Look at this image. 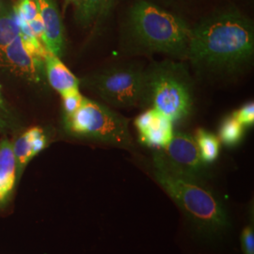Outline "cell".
Segmentation results:
<instances>
[{"label": "cell", "instance_id": "d6986e66", "mask_svg": "<svg viewBox=\"0 0 254 254\" xmlns=\"http://www.w3.org/2000/svg\"><path fill=\"white\" fill-rule=\"evenodd\" d=\"M243 127H251L254 124V104L250 102L232 114Z\"/></svg>", "mask_w": 254, "mask_h": 254}, {"label": "cell", "instance_id": "52a82bcc", "mask_svg": "<svg viewBox=\"0 0 254 254\" xmlns=\"http://www.w3.org/2000/svg\"><path fill=\"white\" fill-rule=\"evenodd\" d=\"M164 159L183 173L201 178L204 174V162L193 136L181 132L173 133L171 141L158 151Z\"/></svg>", "mask_w": 254, "mask_h": 254}, {"label": "cell", "instance_id": "277c9868", "mask_svg": "<svg viewBox=\"0 0 254 254\" xmlns=\"http://www.w3.org/2000/svg\"><path fill=\"white\" fill-rule=\"evenodd\" d=\"M193 104V85L183 64L164 61L144 71L140 105L158 111L173 123L189 117Z\"/></svg>", "mask_w": 254, "mask_h": 254}, {"label": "cell", "instance_id": "2e32d148", "mask_svg": "<svg viewBox=\"0 0 254 254\" xmlns=\"http://www.w3.org/2000/svg\"><path fill=\"white\" fill-rule=\"evenodd\" d=\"M105 0H80L75 7V18L84 27L100 18Z\"/></svg>", "mask_w": 254, "mask_h": 254}, {"label": "cell", "instance_id": "ac0fdd59", "mask_svg": "<svg viewBox=\"0 0 254 254\" xmlns=\"http://www.w3.org/2000/svg\"><path fill=\"white\" fill-rule=\"evenodd\" d=\"M62 97L64 104V117L73 115V113L80 108L84 98L79 91L67 92L62 95Z\"/></svg>", "mask_w": 254, "mask_h": 254}, {"label": "cell", "instance_id": "603a6c76", "mask_svg": "<svg viewBox=\"0 0 254 254\" xmlns=\"http://www.w3.org/2000/svg\"><path fill=\"white\" fill-rule=\"evenodd\" d=\"M80 0H64V9H66V7L69 5V4H74L75 7L78 5Z\"/></svg>", "mask_w": 254, "mask_h": 254}, {"label": "cell", "instance_id": "6da1fadb", "mask_svg": "<svg viewBox=\"0 0 254 254\" xmlns=\"http://www.w3.org/2000/svg\"><path fill=\"white\" fill-rule=\"evenodd\" d=\"M254 26L236 9L216 11L191 28L188 58L200 72L234 73L254 57Z\"/></svg>", "mask_w": 254, "mask_h": 254}, {"label": "cell", "instance_id": "5b68a950", "mask_svg": "<svg viewBox=\"0 0 254 254\" xmlns=\"http://www.w3.org/2000/svg\"><path fill=\"white\" fill-rule=\"evenodd\" d=\"M128 123L127 119L105 105L85 97L73 115L64 117L69 133L120 147L132 146Z\"/></svg>", "mask_w": 254, "mask_h": 254}, {"label": "cell", "instance_id": "7c38bea8", "mask_svg": "<svg viewBox=\"0 0 254 254\" xmlns=\"http://www.w3.org/2000/svg\"><path fill=\"white\" fill-rule=\"evenodd\" d=\"M46 145V135L43 129L39 127L31 128L20 136L14 146H12L19 171H22L24 166Z\"/></svg>", "mask_w": 254, "mask_h": 254}, {"label": "cell", "instance_id": "ffe728a7", "mask_svg": "<svg viewBox=\"0 0 254 254\" xmlns=\"http://www.w3.org/2000/svg\"><path fill=\"white\" fill-rule=\"evenodd\" d=\"M241 243L244 254H254V232L253 226H247L243 230Z\"/></svg>", "mask_w": 254, "mask_h": 254}, {"label": "cell", "instance_id": "4fadbf2b", "mask_svg": "<svg viewBox=\"0 0 254 254\" xmlns=\"http://www.w3.org/2000/svg\"><path fill=\"white\" fill-rule=\"evenodd\" d=\"M16 160L13 147L7 139L0 141V207L4 205L15 181Z\"/></svg>", "mask_w": 254, "mask_h": 254}, {"label": "cell", "instance_id": "7402d4cb", "mask_svg": "<svg viewBox=\"0 0 254 254\" xmlns=\"http://www.w3.org/2000/svg\"><path fill=\"white\" fill-rule=\"evenodd\" d=\"M7 113V110L5 108V103H4V99L2 96V92H1V87H0V127H3L5 125L4 121H3V116L2 114Z\"/></svg>", "mask_w": 254, "mask_h": 254}, {"label": "cell", "instance_id": "44dd1931", "mask_svg": "<svg viewBox=\"0 0 254 254\" xmlns=\"http://www.w3.org/2000/svg\"><path fill=\"white\" fill-rule=\"evenodd\" d=\"M114 1H115V0H105V3H104L103 9H102L100 18H104V17H106V16L109 14V10L112 8V6H113V4H114ZM100 18H99V20H100Z\"/></svg>", "mask_w": 254, "mask_h": 254}, {"label": "cell", "instance_id": "7a4b0ae2", "mask_svg": "<svg viewBox=\"0 0 254 254\" xmlns=\"http://www.w3.org/2000/svg\"><path fill=\"white\" fill-rule=\"evenodd\" d=\"M154 173L164 190L202 234L219 236L227 230L226 210L202 178L175 169L158 152L154 154Z\"/></svg>", "mask_w": 254, "mask_h": 254}, {"label": "cell", "instance_id": "e0dca14e", "mask_svg": "<svg viewBox=\"0 0 254 254\" xmlns=\"http://www.w3.org/2000/svg\"><path fill=\"white\" fill-rule=\"evenodd\" d=\"M20 35L18 24L15 20L13 10H0V50L8 46Z\"/></svg>", "mask_w": 254, "mask_h": 254}, {"label": "cell", "instance_id": "9a60e30c", "mask_svg": "<svg viewBox=\"0 0 254 254\" xmlns=\"http://www.w3.org/2000/svg\"><path fill=\"white\" fill-rule=\"evenodd\" d=\"M244 136V127L233 115L224 119L219 127V137L228 147H235L240 143Z\"/></svg>", "mask_w": 254, "mask_h": 254}, {"label": "cell", "instance_id": "5bb4252c", "mask_svg": "<svg viewBox=\"0 0 254 254\" xmlns=\"http://www.w3.org/2000/svg\"><path fill=\"white\" fill-rule=\"evenodd\" d=\"M196 143L200 157L204 163H213L219 155V139L205 129H198L196 132Z\"/></svg>", "mask_w": 254, "mask_h": 254}, {"label": "cell", "instance_id": "8fae6325", "mask_svg": "<svg viewBox=\"0 0 254 254\" xmlns=\"http://www.w3.org/2000/svg\"><path fill=\"white\" fill-rule=\"evenodd\" d=\"M44 64L49 84L61 95L70 91H78L79 80L64 65L60 57L46 49Z\"/></svg>", "mask_w": 254, "mask_h": 254}, {"label": "cell", "instance_id": "9c48e42d", "mask_svg": "<svg viewBox=\"0 0 254 254\" xmlns=\"http://www.w3.org/2000/svg\"><path fill=\"white\" fill-rule=\"evenodd\" d=\"M141 143L162 149L173 136V122L153 109H148L135 120Z\"/></svg>", "mask_w": 254, "mask_h": 254}, {"label": "cell", "instance_id": "3957f363", "mask_svg": "<svg viewBox=\"0 0 254 254\" xmlns=\"http://www.w3.org/2000/svg\"><path fill=\"white\" fill-rule=\"evenodd\" d=\"M127 35L138 50L187 59L191 28L179 16L147 0H138L127 18Z\"/></svg>", "mask_w": 254, "mask_h": 254}, {"label": "cell", "instance_id": "ba28073f", "mask_svg": "<svg viewBox=\"0 0 254 254\" xmlns=\"http://www.w3.org/2000/svg\"><path fill=\"white\" fill-rule=\"evenodd\" d=\"M0 64L28 80L40 82L44 72V60L25 44L21 34L0 50Z\"/></svg>", "mask_w": 254, "mask_h": 254}, {"label": "cell", "instance_id": "30bf717a", "mask_svg": "<svg viewBox=\"0 0 254 254\" xmlns=\"http://www.w3.org/2000/svg\"><path fill=\"white\" fill-rule=\"evenodd\" d=\"M44 24V46L53 54L61 57L64 48V25L55 0H35Z\"/></svg>", "mask_w": 254, "mask_h": 254}, {"label": "cell", "instance_id": "8992f818", "mask_svg": "<svg viewBox=\"0 0 254 254\" xmlns=\"http://www.w3.org/2000/svg\"><path fill=\"white\" fill-rule=\"evenodd\" d=\"M88 81L101 99L113 107L131 108L141 103L144 71L136 65L111 66L94 74Z\"/></svg>", "mask_w": 254, "mask_h": 254}]
</instances>
